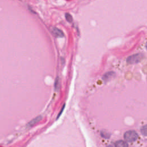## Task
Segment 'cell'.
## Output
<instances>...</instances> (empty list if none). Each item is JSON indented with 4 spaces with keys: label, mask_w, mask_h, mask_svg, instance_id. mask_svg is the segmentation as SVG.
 Returning <instances> with one entry per match:
<instances>
[{
    "label": "cell",
    "mask_w": 147,
    "mask_h": 147,
    "mask_svg": "<svg viewBox=\"0 0 147 147\" xmlns=\"http://www.w3.org/2000/svg\"><path fill=\"white\" fill-rule=\"evenodd\" d=\"M115 147H128V145L125 141L119 140L115 143Z\"/></svg>",
    "instance_id": "cell-6"
},
{
    "label": "cell",
    "mask_w": 147,
    "mask_h": 147,
    "mask_svg": "<svg viewBox=\"0 0 147 147\" xmlns=\"http://www.w3.org/2000/svg\"><path fill=\"white\" fill-rule=\"evenodd\" d=\"M52 33L53 34V35L56 37L61 38V37H63L64 36L63 31L56 27H54L52 28Z\"/></svg>",
    "instance_id": "cell-3"
},
{
    "label": "cell",
    "mask_w": 147,
    "mask_h": 147,
    "mask_svg": "<svg viewBox=\"0 0 147 147\" xmlns=\"http://www.w3.org/2000/svg\"><path fill=\"white\" fill-rule=\"evenodd\" d=\"M65 19L67 20V21L69 22H71L73 20V18H72V17L71 16V15L69 13H65Z\"/></svg>",
    "instance_id": "cell-8"
},
{
    "label": "cell",
    "mask_w": 147,
    "mask_h": 147,
    "mask_svg": "<svg viewBox=\"0 0 147 147\" xmlns=\"http://www.w3.org/2000/svg\"><path fill=\"white\" fill-rule=\"evenodd\" d=\"M41 118H42V117H41V116H38V117H37L36 118H35L33 119L32 121H30L28 123L27 126H28V127H30L32 126L33 125L36 124V123H37L38 122H39V121L41 119Z\"/></svg>",
    "instance_id": "cell-5"
},
{
    "label": "cell",
    "mask_w": 147,
    "mask_h": 147,
    "mask_svg": "<svg viewBox=\"0 0 147 147\" xmlns=\"http://www.w3.org/2000/svg\"><path fill=\"white\" fill-rule=\"evenodd\" d=\"M115 74V73L113 71L107 72H106V74H105L103 75V76L102 77V79L105 82H107L109 80H110L112 78H113Z\"/></svg>",
    "instance_id": "cell-4"
},
{
    "label": "cell",
    "mask_w": 147,
    "mask_h": 147,
    "mask_svg": "<svg viewBox=\"0 0 147 147\" xmlns=\"http://www.w3.org/2000/svg\"><path fill=\"white\" fill-rule=\"evenodd\" d=\"M138 136L137 132L134 130H129L126 131L123 136L125 140L129 142L135 141L137 139Z\"/></svg>",
    "instance_id": "cell-2"
},
{
    "label": "cell",
    "mask_w": 147,
    "mask_h": 147,
    "mask_svg": "<svg viewBox=\"0 0 147 147\" xmlns=\"http://www.w3.org/2000/svg\"><path fill=\"white\" fill-rule=\"evenodd\" d=\"M144 58V55L142 53H136L129 56L126 59L128 64H133L140 63Z\"/></svg>",
    "instance_id": "cell-1"
},
{
    "label": "cell",
    "mask_w": 147,
    "mask_h": 147,
    "mask_svg": "<svg viewBox=\"0 0 147 147\" xmlns=\"http://www.w3.org/2000/svg\"><path fill=\"white\" fill-rule=\"evenodd\" d=\"M141 133L144 135L146 136V125H145L144 126H143L141 129Z\"/></svg>",
    "instance_id": "cell-9"
},
{
    "label": "cell",
    "mask_w": 147,
    "mask_h": 147,
    "mask_svg": "<svg viewBox=\"0 0 147 147\" xmlns=\"http://www.w3.org/2000/svg\"><path fill=\"white\" fill-rule=\"evenodd\" d=\"M54 87H55V90L56 91H58L60 87V82H59V78L58 76L56 77L55 79V84H54Z\"/></svg>",
    "instance_id": "cell-7"
}]
</instances>
